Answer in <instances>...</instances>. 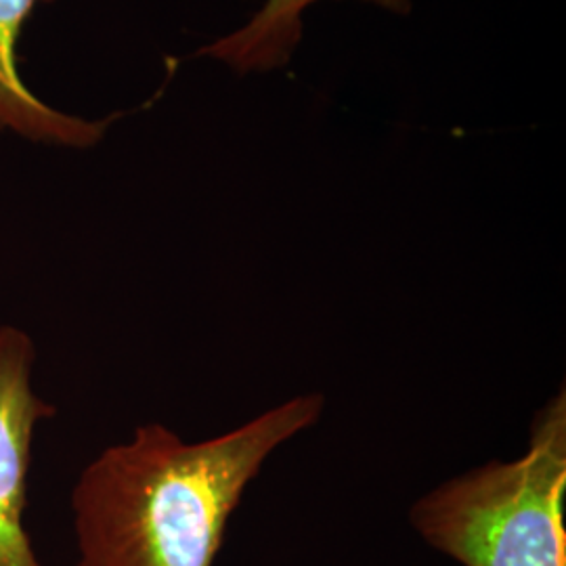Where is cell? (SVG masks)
<instances>
[{"label": "cell", "instance_id": "7a4b0ae2", "mask_svg": "<svg viewBox=\"0 0 566 566\" xmlns=\"http://www.w3.org/2000/svg\"><path fill=\"white\" fill-rule=\"evenodd\" d=\"M566 390L542 405L516 460H493L424 493L409 523L462 566H566Z\"/></svg>", "mask_w": 566, "mask_h": 566}, {"label": "cell", "instance_id": "3957f363", "mask_svg": "<svg viewBox=\"0 0 566 566\" xmlns=\"http://www.w3.org/2000/svg\"><path fill=\"white\" fill-rule=\"evenodd\" d=\"M36 344L18 325H0V566H44L25 528L32 449L55 416L34 385Z\"/></svg>", "mask_w": 566, "mask_h": 566}, {"label": "cell", "instance_id": "6da1fadb", "mask_svg": "<svg viewBox=\"0 0 566 566\" xmlns=\"http://www.w3.org/2000/svg\"><path fill=\"white\" fill-rule=\"evenodd\" d=\"M324 409L322 392L296 395L203 441L160 422L137 426L74 483V566L214 565L245 489Z\"/></svg>", "mask_w": 566, "mask_h": 566}, {"label": "cell", "instance_id": "5b68a950", "mask_svg": "<svg viewBox=\"0 0 566 566\" xmlns=\"http://www.w3.org/2000/svg\"><path fill=\"white\" fill-rule=\"evenodd\" d=\"M322 0H266L240 30L198 51L223 61L238 74L273 72L287 65L303 39V15ZM397 15L411 11V0H361Z\"/></svg>", "mask_w": 566, "mask_h": 566}, {"label": "cell", "instance_id": "277c9868", "mask_svg": "<svg viewBox=\"0 0 566 566\" xmlns=\"http://www.w3.org/2000/svg\"><path fill=\"white\" fill-rule=\"evenodd\" d=\"M39 2L53 0H0V133L9 130L32 142L88 149L102 142L109 124L84 120L41 102L20 76L18 42L23 23Z\"/></svg>", "mask_w": 566, "mask_h": 566}]
</instances>
